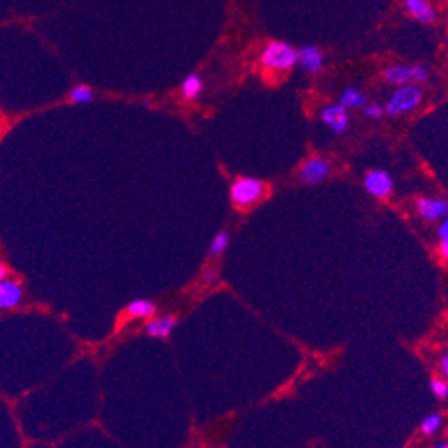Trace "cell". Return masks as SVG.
Listing matches in <instances>:
<instances>
[{"instance_id":"7","label":"cell","mask_w":448,"mask_h":448,"mask_svg":"<svg viewBox=\"0 0 448 448\" xmlns=\"http://www.w3.org/2000/svg\"><path fill=\"white\" fill-rule=\"evenodd\" d=\"M416 212L425 223H436L448 217V201L441 197H420L416 201Z\"/></svg>"},{"instance_id":"25","label":"cell","mask_w":448,"mask_h":448,"mask_svg":"<svg viewBox=\"0 0 448 448\" xmlns=\"http://www.w3.org/2000/svg\"><path fill=\"white\" fill-rule=\"evenodd\" d=\"M430 448H448V441H437V443H434Z\"/></svg>"},{"instance_id":"9","label":"cell","mask_w":448,"mask_h":448,"mask_svg":"<svg viewBox=\"0 0 448 448\" xmlns=\"http://www.w3.org/2000/svg\"><path fill=\"white\" fill-rule=\"evenodd\" d=\"M24 300V289L11 278L0 280V310H11Z\"/></svg>"},{"instance_id":"11","label":"cell","mask_w":448,"mask_h":448,"mask_svg":"<svg viewBox=\"0 0 448 448\" xmlns=\"http://www.w3.org/2000/svg\"><path fill=\"white\" fill-rule=\"evenodd\" d=\"M178 327V317L174 314H167V316L151 317L147 324L144 327V332L157 339H165L172 334V330Z\"/></svg>"},{"instance_id":"20","label":"cell","mask_w":448,"mask_h":448,"mask_svg":"<svg viewBox=\"0 0 448 448\" xmlns=\"http://www.w3.org/2000/svg\"><path fill=\"white\" fill-rule=\"evenodd\" d=\"M362 108H364V115L368 119H382L386 115L384 108L381 105H376V103H369V105H364Z\"/></svg>"},{"instance_id":"19","label":"cell","mask_w":448,"mask_h":448,"mask_svg":"<svg viewBox=\"0 0 448 448\" xmlns=\"http://www.w3.org/2000/svg\"><path fill=\"white\" fill-rule=\"evenodd\" d=\"M430 391L436 396L437 400H444L448 398V381L443 376H433L430 378Z\"/></svg>"},{"instance_id":"1","label":"cell","mask_w":448,"mask_h":448,"mask_svg":"<svg viewBox=\"0 0 448 448\" xmlns=\"http://www.w3.org/2000/svg\"><path fill=\"white\" fill-rule=\"evenodd\" d=\"M261 63L272 72H287L298 63V51L285 41H271L262 48Z\"/></svg>"},{"instance_id":"18","label":"cell","mask_w":448,"mask_h":448,"mask_svg":"<svg viewBox=\"0 0 448 448\" xmlns=\"http://www.w3.org/2000/svg\"><path fill=\"white\" fill-rule=\"evenodd\" d=\"M230 233L226 232V230H220L219 233H216V237L212 239V242H210V249H209V255L212 256V258H217V256L223 255L224 251H226V248H228L230 244Z\"/></svg>"},{"instance_id":"17","label":"cell","mask_w":448,"mask_h":448,"mask_svg":"<svg viewBox=\"0 0 448 448\" xmlns=\"http://www.w3.org/2000/svg\"><path fill=\"white\" fill-rule=\"evenodd\" d=\"M95 100V92L86 84H77L76 88L68 92V103L72 105H90Z\"/></svg>"},{"instance_id":"13","label":"cell","mask_w":448,"mask_h":448,"mask_svg":"<svg viewBox=\"0 0 448 448\" xmlns=\"http://www.w3.org/2000/svg\"><path fill=\"white\" fill-rule=\"evenodd\" d=\"M157 305L151 300H145V298H136L126 307V316L129 319H151V317L157 316Z\"/></svg>"},{"instance_id":"6","label":"cell","mask_w":448,"mask_h":448,"mask_svg":"<svg viewBox=\"0 0 448 448\" xmlns=\"http://www.w3.org/2000/svg\"><path fill=\"white\" fill-rule=\"evenodd\" d=\"M330 171H332V165L324 160V158L312 157L301 165V169L298 171V178L305 185H319L329 178Z\"/></svg>"},{"instance_id":"23","label":"cell","mask_w":448,"mask_h":448,"mask_svg":"<svg viewBox=\"0 0 448 448\" xmlns=\"http://www.w3.org/2000/svg\"><path fill=\"white\" fill-rule=\"evenodd\" d=\"M437 253H440L441 261H444L448 264V242H440V246H437Z\"/></svg>"},{"instance_id":"10","label":"cell","mask_w":448,"mask_h":448,"mask_svg":"<svg viewBox=\"0 0 448 448\" xmlns=\"http://www.w3.org/2000/svg\"><path fill=\"white\" fill-rule=\"evenodd\" d=\"M298 63L301 65L305 72L310 74V76H316L321 72V68L324 65L323 53L316 45H305L298 51Z\"/></svg>"},{"instance_id":"24","label":"cell","mask_w":448,"mask_h":448,"mask_svg":"<svg viewBox=\"0 0 448 448\" xmlns=\"http://www.w3.org/2000/svg\"><path fill=\"white\" fill-rule=\"evenodd\" d=\"M8 268H6V264H2L0 262V280H4V278H8Z\"/></svg>"},{"instance_id":"26","label":"cell","mask_w":448,"mask_h":448,"mask_svg":"<svg viewBox=\"0 0 448 448\" xmlns=\"http://www.w3.org/2000/svg\"><path fill=\"white\" fill-rule=\"evenodd\" d=\"M404 448H418V447H412V444H409V447H404Z\"/></svg>"},{"instance_id":"5","label":"cell","mask_w":448,"mask_h":448,"mask_svg":"<svg viewBox=\"0 0 448 448\" xmlns=\"http://www.w3.org/2000/svg\"><path fill=\"white\" fill-rule=\"evenodd\" d=\"M364 188L369 196L376 197V199H388L395 190V181L388 171L373 169V171L366 172Z\"/></svg>"},{"instance_id":"14","label":"cell","mask_w":448,"mask_h":448,"mask_svg":"<svg viewBox=\"0 0 448 448\" xmlns=\"http://www.w3.org/2000/svg\"><path fill=\"white\" fill-rule=\"evenodd\" d=\"M203 92V79L197 74H190L181 83V95L187 100H196Z\"/></svg>"},{"instance_id":"8","label":"cell","mask_w":448,"mask_h":448,"mask_svg":"<svg viewBox=\"0 0 448 448\" xmlns=\"http://www.w3.org/2000/svg\"><path fill=\"white\" fill-rule=\"evenodd\" d=\"M321 120L324 126H329L336 135H341L348 129L350 124V113L348 108H344L343 105H329L321 110Z\"/></svg>"},{"instance_id":"4","label":"cell","mask_w":448,"mask_h":448,"mask_svg":"<svg viewBox=\"0 0 448 448\" xmlns=\"http://www.w3.org/2000/svg\"><path fill=\"white\" fill-rule=\"evenodd\" d=\"M384 79L389 84L400 86V84L416 83L421 84L428 79V68L425 65H389L382 72Z\"/></svg>"},{"instance_id":"2","label":"cell","mask_w":448,"mask_h":448,"mask_svg":"<svg viewBox=\"0 0 448 448\" xmlns=\"http://www.w3.org/2000/svg\"><path fill=\"white\" fill-rule=\"evenodd\" d=\"M421 99H423V90L418 86L416 83L400 84L395 92L391 93L389 100L386 103L384 112L389 117H400L405 113L412 112L420 106Z\"/></svg>"},{"instance_id":"16","label":"cell","mask_w":448,"mask_h":448,"mask_svg":"<svg viewBox=\"0 0 448 448\" xmlns=\"http://www.w3.org/2000/svg\"><path fill=\"white\" fill-rule=\"evenodd\" d=\"M443 423H444L443 414H441V412H433V414H428V416H425L423 420H421L420 433L423 434L425 437H433L440 433Z\"/></svg>"},{"instance_id":"15","label":"cell","mask_w":448,"mask_h":448,"mask_svg":"<svg viewBox=\"0 0 448 448\" xmlns=\"http://www.w3.org/2000/svg\"><path fill=\"white\" fill-rule=\"evenodd\" d=\"M339 105H343L344 108H362L364 105H368V99L362 92H359L357 88L350 86V88H344V92L339 97Z\"/></svg>"},{"instance_id":"22","label":"cell","mask_w":448,"mask_h":448,"mask_svg":"<svg viewBox=\"0 0 448 448\" xmlns=\"http://www.w3.org/2000/svg\"><path fill=\"white\" fill-rule=\"evenodd\" d=\"M217 278V272L216 269H206V272L203 275V282L204 284H213Z\"/></svg>"},{"instance_id":"12","label":"cell","mask_w":448,"mask_h":448,"mask_svg":"<svg viewBox=\"0 0 448 448\" xmlns=\"http://www.w3.org/2000/svg\"><path fill=\"white\" fill-rule=\"evenodd\" d=\"M405 9L414 20L421 24H430L436 20V9L428 0H405Z\"/></svg>"},{"instance_id":"3","label":"cell","mask_w":448,"mask_h":448,"mask_svg":"<svg viewBox=\"0 0 448 448\" xmlns=\"http://www.w3.org/2000/svg\"><path fill=\"white\" fill-rule=\"evenodd\" d=\"M268 192L264 181L256 180V178H237L230 187V199L239 209H248L256 204Z\"/></svg>"},{"instance_id":"21","label":"cell","mask_w":448,"mask_h":448,"mask_svg":"<svg viewBox=\"0 0 448 448\" xmlns=\"http://www.w3.org/2000/svg\"><path fill=\"white\" fill-rule=\"evenodd\" d=\"M437 373H440V376H443V378L448 381V350H444L441 353L440 360H437Z\"/></svg>"}]
</instances>
